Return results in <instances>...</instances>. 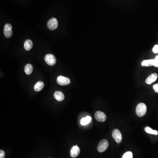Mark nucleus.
<instances>
[{"label": "nucleus", "mask_w": 158, "mask_h": 158, "mask_svg": "<svg viewBox=\"0 0 158 158\" xmlns=\"http://www.w3.org/2000/svg\"><path fill=\"white\" fill-rule=\"evenodd\" d=\"M147 110V108L146 104L143 103H141L137 104L136 109V113L137 116L142 117L146 114Z\"/></svg>", "instance_id": "1"}, {"label": "nucleus", "mask_w": 158, "mask_h": 158, "mask_svg": "<svg viewBox=\"0 0 158 158\" xmlns=\"http://www.w3.org/2000/svg\"><path fill=\"white\" fill-rule=\"evenodd\" d=\"M109 144L107 140H102L99 142L98 146V150L100 153H103L108 148Z\"/></svg>", "instance_id": "2"}, {"label": "nucleus", "mask_w": 158, "mask_h": 158, "mask_svg": "<svg viewBox=\"0 0 158 158\" xmlns=\"http://www.w3.org/2000/svg\"><path fill=\"white\" fill-rule=\"evenodd\" d=\"M47 28L51 30H53L57 28L58 21L55 18H52L48 21L47 23Z\"/></svg>", "instance_id": "3"}, {"label": "nucleus", "mask_w": 158, "mask_h": 158, "mask_svg": "<svg viewBox=\"0 0 158 158\" xmlns=\"http://www.w3.org/2000/svg\"><path fill=\"white\" fill-rule=\"evenodd\" d=\"M45 61L48 65L50 66L55 65L56 63V59L55 56L52 54H47L45 58Z\"/></svg>", "instance_id": "4"}, {"label": "nucleus", "mask_w": 158, "mask_h": 158, "mask_svg": "<svg viewBox=\"0 0 158 158\" xmlns=\"http://www.w3.org/2000/svg\"><path fill=\"white\" fill-rule=\"evenodd\" d=\"M57 82L60 85H67L70 84V80L68 77L60 76L57 78Z\"/></svg>", "instance_id": "5"}, {"label": "nucleus", "mask_w": 158, "mask_h": 158, "mask_svg": "<svg viewBox=\"0 0 158 158\" xmlns=\"http://www.w3.org/2000/svg\"><path fill=\"white\" fill-rule=\"evenodd\" d=\"M112 136L115 141L117 143H120L122 140V135L121 132L118 129H115L113 131Z\"/></svg>", "instance_id": "6"}, {"label": "nucleus", "mask_w": 158, "mask_h": 158, "mask_svg": "<svg viewBox=\"0 0 158 158\" xmlns=\"http://www.w3.org/2000/svg\"><path fill=\"white\" fill-rule=\"evenodd\" d=\"M95 119L99 122H104L106 120L107 116L104 113L101 111H97L95 114Z\"/></svg>", "instance_id": "7"}, {"label": "nucleus", "mask_w": 158, "mask_h": 158, "mask_svg": "<svg viewBox=\"0 0 158 158\" xmlns=\"http://www.w3.org/2000/svg\"><path fill=\"white\" fill-rule=\"evenodd\" d=\"M4 33L5 36L7 38H10L12 35V26L10 24L7 23L5 25L4 27Z\"/></svg>", "instance_id": "8"}, {"label": "nucleus", "mask_w": 158, "mask_h": 158, "mask_svg": "<svg viewBox=\"0 0 158 158\" xmlns=\"http://www.w3.org/2000/svg\"><path fill=\"white\" fill-rule=\"evenodd\" d=\"M80 153V149L77 146H74L70 151V155L73 158H76L79 155Z\"/></svg>", "instance_id": "9"}, {"label": "nucleus", "mask_w": 158, "mask_h": 158, "mask_svg": "<svg viewBox=\"0 0 158 158\" xmlns=\"http://www.w3.org/2000/svg\"><path fill=\"white\" fill-rule=\"evenodd\" d=\"M158 78V75L155 73L152 74L148 76L146 80V83L148 84H151L153 82H155Z\"/></svg>", "instance_id": "10"}, {"label": "nucleus", "mask_w": 158, "mask_h": 158, "mask_svg": "<svg viewBox=\"0 0 158 158\" xmlns=\"http://www.w3.org/2000/svg\"><path fill=\"white\" fill-rule=\"evenodd\" d=\"M54 96L55 99L58 102H62L65 98V96L63 93L60 91H56L55 92Z\"/></svg>", "instance_id": "11"}, {"label": "nucleus", "mask_w": 158, "mask_h": 158, "mask_svg": "<svg viewBox=\"0 0 158 158\" xmlns=\"http://www.w3.org/2000/svg\"><path fill=\"white\" fill-rule=\"evenodd\" d=\"M44 86L45 84H44V82L42 81H38L35 84L34 86V90L36 91H40L44 88Z\"/></svg>", "instance_id": "12"}, {"label": "nucleus", "mask_w": 158, "mask_h": 158, "mask_svg": "<svg viewBox=\"0 0 158 158\" xmlns=\"http://www.w3.org/2000/svg\"><path fill=\"white\" fill-rule=\"evenodd\" d=\"M142 66L143 67H151L154 66V59H149L142 61Z\"/></svg>", "instance_id": "13"}, {"label": "nucleus", "mask_w": 158, "mask_h": 158, "mask_svg": "<svg viewBox=\"0 0 158 158\" xmlns=\"http://www.w3.org/2000/svg\"><path fill=\"white\" fill-rule=\"evenodd\" d=\"M24 46V48L25 50H26V51H30L33 47V42L29 39L27 40L25 42Z\"/></svg>", "instance_id": "14"}, {"label": "nucleus", "mask_w": 158, "mask_h": 158, "mask_svg": "<svg viewBox=\"0 0 158 158\" xmlns=\"http://www.w3.org/2000/svg\"><path fill=\"white\" fill-rule=\"evenodd\" d=\"M24 71L26 74H31L33 71V67L32 65L30 64L26 65L25 67Z\"/></svg>", "instance_id": "15"}, {"label": "nucleus", "mask_w": 158, "mask_h": 158, "mask_svg": "<svg viewBox=\"0 0 158 158\" xmlns=\"http://www.w3.org/2000/svg\"><path fill=\"white\" fill-rule=\"evenodd\" d=\"M91 120V118L90 116H87L84 118H82L80 121V124L82 125H86L89 124Z\"/></svg>", "instance_id": "16"}, {"label": "nucleus", "mask_w": 158, "mask_h": 158, "mask_svg": "<svg viewBox=\"0 0 158 158\" xmlns=\"http://www.w3.org/2000/svg\"><path fill=\"white\" fill-rule=\"evenodd\" d=\"M144 130L146 133H148V134L156 135H158V132L157 131L153 130L152 128L148 127V126H146V128H144Z\"/></svg>", "instance_id": "17"}, {"label": "nucleus", "mask_w": 158, "mask_h": 158, "mask_svg": "<svg viewBox=\"0 0 158 158\" xmlns=\"http://www.w3.org/2000/svg\"><path fill=\"white\" fill-rule=\"evenodd\" d=\"M122 158H133V153L131 152H127L123 155Z\"/></svg>", "instance_id": "18"}, {"label": "nucleus", "mask_w": 158, "mask_h": 158, "mask_svg": "<svg viewBox=\"0 0 158 158\" xmlns=\"http://www.w3.org/2000/svg\"><path fill=\"white\" fill-rule=\"evenodd\" d=\"M153 52L155 54L158 53V45H155L153 48Z\"/></svg>", "instance_id": "19"}, {"label": "nucleus", "mask_w": 158, "mask_h": 158, "mask_svg": "<svg viewBox=\"0 0 158 158\" xmlns=\"http://www.w3.org/2000/svg\"><path fill=\"white\" fill-rule=\"evenodd\" d=\"M154 66L156 67H158V56L155 57V58L154 59Z\"/></svg>", "instance_id": "20"}, {"label": "nucleus", "mask_w": 158, "mask_h": 158, "mask_svg": "<svg viewBox=\"0 0 158 158\" xmlns=\"http://www.w3.org/2000/svg\"><path fill=\"white\" fill-rule=\"evenodd\" d=\"M5 153L3 150H0V158H5Z\"/></svg>", "instance_id": "21"}, {"label": "nucleus", "mask_w": 158, "mask_h": 158, "mask_svg": "<svg viewBox=\"0 0 158 158\" xmlns=\"http://www.w3.org/2000/svg\"><path fill=\"white\" fill-rule=\"evenodd\" d=\"M153 88L155 92L158 93V84L154 85L153 86Z\"/></svg>", "instance_id": "22"}]
</instances>
